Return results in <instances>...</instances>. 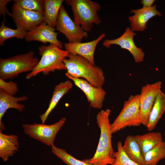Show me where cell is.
Instances as JSON below:
<instances>
[{
  "label": "cell",
  "instance_id": "ac0fdd59",
  "mask_svg": "<svg viewBox=\"0 0 165 165\" xmlns=\"http://www.w3.org/2000/svg\"><path fill=\"white\" fill-rule=\"evenodd\" d=\"M18 137L16 135H6L0 131V157L4 162L18 150Z\"/></svg>",
  "mask_w": 165,
  "mask_h": 165
},
{
  "label": "cell",
  "instance_id": "4316f807",
  "mask_svg": "<svg viewBox=\"0 0 165 165\" xmlns=\"http://www.w3.org/2000/svg\"><path fill=\"white\" fill-rule=\"evenodd\" d=\"M117 151L115 152L114 163L110 165H140L130 159L125 153L123 145L120 141L117 144Z\"/></svg>",
  "mask_w": 165,
  "mask_h": 165
},
{
  "label": "cell",
  "instance_id": "5b68a950",
  "mask_svg": "<svg viewBox=\"0 0 165 165\" xmlns=\"http://www.w3.org/2000/svg\"><path fill=\"white\" fill-rule=\"evenodd\" d=\"M39 60L35 57V53H27L5 59L0 58V79H13L21 73L33 71Z\"/></svg>",
  "mask_w": 165,
  "mask_h": 165
},
{
  "label": "cell",
  "instance_id": "e0dca14e",
  "mask_svg": "<svg viewBox=\"0 0 165 165\" xmlns=\"http://www.w3.org/2000/svg\"><path fill=\"white\" fill-rule=\"evenodd\" d=\"M72 82L69 80L61 82L55 86L48 108L44 113L39 116L42 123H45L50 114L61 99L72 88Z\"/></svg>",
  "mask_w": 165,
  "mask_h": 165
},
{
  "label": "cell",
  "instance_id": "30bf717a",
  "mask_svg": "<svg viewBox=\"0 0 165 165\" xmlns=\"http://www.w3.org/2000/svg\"><path fill=\"white\" fill-rule=\"evenodd\" d=\"M9 15L17 28L28 32L44 22L43 14L39 12L23 9L15 3Z\"/></svg>",
  "mask_w": 165,
  "mask_h": 165
},
{
  "label": "cell",
  "instance_id": "83f0119b",
  "mask_svg": "<svg viewBox=\"0 0 165 165\" xmlns=\"http://www.w3.org/2000/svg\"><path fill=\"white\" fill-rule=\"evenodd\" d=\"M0 89L13 96L19 91L18 85L16 83L11 80L6 82L5 80L1 79H0Z\"/></svg>",
  "mask_w": 165,
  "mask_h": 165
},
{
  "label": "cell",
  "instance_id": "7c38bea8",
  "mask_svg": "<svg viewBox=\"0 0 165 165\" xmlns=\"http://www.w3.org/2000/svg\"><path fill=\"white\" fill-rule=\"evenodd\" d=\"M67 77L83 92L90 107L97 109L102 108L106 95L102 87L94 86L83 79Z\"/></svg>",
  "mask_w": 165,
  "mask_h": 165
},
{
  "label": "cell",
  "instance_id": "7402d4cb",
  "mask_svg": "<svg viewBox=\"0 0 165 165\" xmlns=\"http://www.w3.org/2000/svg\"><path fill=\"white\" fill-rule=\"evenodd\" d=\"M63 0H44L43 18L44 21L55 28L57 16Z\"/></svg>",
  "mask_w": 165,
  "mask_h": 165
},
{
  "label": "cell",
  "instance_id": "4fadbf2b",
  "mask_svg": "<svg viewBox=\"0 0 165 165\" xmlns=\"http://www.w3.org/2000/svg\"><path fill=\"white\" fill-rule=\"evenodd\" d=\"M55 30L44 21L28 32L25 38V40L27 42L39 41L45 44L49 42L62 49L63 48L62 42L58 39V34L55 32Z\"/></svg>",
  "mask_w": 165,
  "mask_h": 165
},
{
  "label": "cell",
  "instance_id": "ba28073f",
  "mask_svg": "<svg viewBox=\"0 0 165 165\" xmlns=\"http://www.w3.org/2000/svg\"><path fill=\"white\" fill-rule=\"evenodd\" d=\"M56 30L64 34L69 42H81L88 36L83 30L71 19L62 4L60 8L55 24Z\"/></svg>",
  "mask_w": 165,
  "mask_h": 165
},
{
  "label": "cell",
  "instance_id": "d4e9b609",
  "mask_svg": "<svg viewBox=\"0 0 165 165\" xmlns=\"http://www.w3.org/2000/svg\"><path fill=\"white\" fill-rule=\"evenodd\" d=\"M28 32L16 28L13 29L6 26L4 20L2 22L0 27V46L4 45L5 42L8 39L16 37L22 39L25 37Z\"/></svg>",
  "mask_w": 165,
  "mask_h": 165
},
{
  "label": "cell",
  "instance_id": "f546056e",
  "mask_svg": "<svg viewBox=\"0 0 165 165\" xmlns=\"http://www.w3.org/2000/svg\"><path fill=\"white\" fill-rule=\"evenodd\" d=\"M155 0H142L141 4L143 5V7H149L152 6Z\"/></svg>",
  "mask_w": 165,
  "mask_h": 165
},
{
  "label": "cell",
  "instance_id": "f1b7e54d",
  "mask_svg": "<svg viewBox=\"0 0 165 165\" xmlns=\"http://www.w3.org/2000/svg\"><path fill=\"white\" fill-rule=\"evenodd\" d=\"M12 1L11 0H0V14L3 15L4 21H6L5 16L6 14L9 15L10 13L8 9L6 7L7 3Z\"/></svg>",
  "mask_w": 165,
  "mask_h": 165
},
{
  "label": "cell",
  "instance_id": "9a60e30c",
  "mask_svg": "<svg viewBox=\"0 0 165 165\" xmlns=\"http://www.w3.org/2000/svg\"><path fill=\"white\" fill-rule=\"evenodd\" d=\"M130 13L134 14L129 16L131 29L133 31H142L147 28V23L152 17L161 14L157 9L156 6L154 5L149 7H143L136 10H132Z\"/></svg>",
  "mask_w": 165,
  "mask_h": 165
},
{
  "label": "cell",
  "instance_id": "d6986e66",
  "mask_svg": "<svg viewBox=\"0 0 165 165\" xmlns=\"http://www.w3.org/2000/svg\"><path fill=\"white\" fill-rule=\"evenodd\" d=\"M144 157L149 151L155 148L163 141L162 134L159 132H149L143 134L134 136Z\"/></svg>",
  "mask_w": 165,
  "mask_h": 165
},
{
  "label": "cell",
  "instance_id": "603a6c76",
  "mask_svg": "<svg viewBox=\"0 0 165 165\" xmlns=\"http://www.w3.org/2000/svg\"><path fill=\"white\" fill-rule=\"evenodd\" d=\"M165 158V142L163 141L158 146L147 152L144 157V165H156Z\"/></svg>",
  "mask_w": 165,
  "mask_h": 165
},
{
  "label": "cell",
  "instance_id": "ffe728a7",
  "mask_svg": "<svg viewBox=\"0 0 165 165\" xmlns=\"http://www.w3.org/2000/svg\"><path fill=\"white\" fill-rule=\"evenodd\" d=\"M165 111V94L161 91L157 95L149 116L146 126L149 131L153 130Z\"/></svg>",
  "mask_w": 165,
  "mask_h": 165
},
{
  "label": "cell",
  "instance_id": "8992f818",
  "mask_svg": "<svg viewBox=\"0 0 165 165\" xmlns=\"http://www.w3.org/2000/svg\"><path fill=\"white\" fill-rule=\"evenodd\" d=\"M141 124L139 94L131 95L124 101L122 110L111 124L112 132L113 134L127 127H137Z\"/></svg>",
  "mask_w": 165,
  "mask_h": 165
},
{
  "label": "cell",
  "instance_id": "cb8c5ba5",
  "mask_svg": "<svg viewBox=\"0 0 165 165\" xmlns=\"http://www.w3.org/2000/svg\"><path fill=\"white\" fill-rule=\"evenodd\" d=\"M51 148L52 152L67 165H93L85 159L81 160L75 158L63 148L54 145L51 147Z\"/></svg>",
  "mask_w": 165,
  "mask_h": 165
},
{
  "label": "cell",
  "instance_id": "3957f363",
  "mask_svg": "<svg viewBox=\"0 0 165 165\" xmlns=\"http://www.w3.org/2000/svg\"><path fill=\"white\" fill-rule=\"evenodd\" d=\"M41 59L35 69L27 74L26 78L29 80L42 73L44 75L56 70H66V68L63 60L68 57L69 52L62 50L57 45L50 44L48 46L42 45L38 48Z\"/></svg>",
  "mask_w": 165,
  "mask_h": 165
},
{
  "label": "cell",
  "instance_id": "2e32d148",
  "mask_svg": "<svg viewBox=\"0 0 165 165\" xmlns=\"http://www.w3.org/2000/svg\"><path fill=\"white\" fill-rule=\"evenodd\" d=\"M28 99V97L26 96L15 97L0 89V131L2 132L5 129L2 120L6 111L9 109L13 108L19 112H22L25 109V106L18 102L24 101Z\"/></svg>",
  "mask_w": 165,
  "mask_h": 165
},
{
  "label": "cell",
  "instance_id": "9c48e42d",
  "mask_svg": "<svg viewBox=\"0 0 165 165\" xmlns=\"http://www.w3.org/2000/svg\"><path fill=\"white\" fill-rule=\"evenodd\" d=\"M161 86L162 82L158 81L146 84L141 88L139 94L140 119L141 124L146 127L156 98L161 91Z\"/></svg>",
  "mask_w": 165,
  "mask_h": 165
},
{
  "label": "cell",
  "instance_id": "7a4b0ae2",
  "mask_svg": "<svg viewBox=\"0 0 165 165\" xmlns=\"http://www.w3.org/2000/svg\"><path fill=\"white\" fill-rule=\"evenodd\" d=\"M67 72V77L83 78L97 87H102L105 83V77L102 69L94 66L86 59L69 52L68 57L63 60Z\"/></svg>",
  "mask_w": 165,
  "mask_h": 165
},
{
  "label": "cell",
  "instance_id": "6da1fadb",
  "mask_svg": "<svg viewBox=\"0 0 165 165\" xmlns=\"http://www.w3.org/2000/svg\"><path fill=\"white\" fill-rule=\"evenodd\" d=\"M110 109L101 110L97 115L96 122L100 129V135L96 152L91 158L85 160L93 165H110L115 160V152L112 142V135L109 116Z\"/></svg>",
  "mask_w": 165,
  "mask_h": 165
},
{
  "label": "cell",
  "instance_id": "8fae6325",
  "mask_svg": "<svg viewBox=\"0 0 165 165\" xmlns=\"http://www.w3.org/2000/svg\"><path fill=\"white\" fill-rule=\"evenodd\" d=\"M136 34L130 27H128L120 36L114 39H106L102 44L107 48H110L112 45H118L131 53L135 63L142 62L144 60L145 53L141 48L138 47L135 44L133 38Z\"/></svg>",
  "mask_w": 165,
  "mask_h": 165
},
{
  "label": "cell",
  "instance_id": "52a82bcc",
  "mask_svg": "<svg viewBox=\"0 0 165 165\" xmlns=\"http://www.w3.org/2000/svg\"><path fill=\"white\" fill-rule=\"evenodd\" d=\"M66 120V118L64 117L58 121L50 125L44 123L25 124L22 125V127L24 133L30 137L51 147L54 145L57 134Z\"/></svg>",
  "mask_w": 165,
  "mask_h": 165
},
{
  "label": "cell",
  "instance_id": "484cf974",
  "mask_svg": "<svg viewBox=\"0 0 165 165\" xmlns=\"http://www.w3.org/2000/svg\"><path fill=\"white\" fill-rule=\"evenodd\" d=\"M14 3L27 10L39 12L43 14L44 0H14Z\"/></svg>",
  "mask_w": 165,
  "mask_h": 165
},
{
  "label": "cell",
  "instance_id": "277c9868",
  "mask_svg": "<svg viewBox=\"0 0 165 165\" xmlns=\"http://www.w3.org/2000/svg\"><path fill=\"white\" fill-rule=\"evenodd\" d=\"M71 6L74 16V21L87 32L91 31L93 24L99 25L101 21L98 15L101 8L99 3L90 0H66Z\"/></svg>",
  "mask_w": 165,
  "mask_h": 165
},
{
  "label": "cell",
  "instance_id": "5bb4252c",
  "mask_svg": "<svg viewBox=\"0 0 165 165\" xmlns=\"http://www.w3.org/2000/svg\"><path fill=\"white\" fill-rule=\"evenodd\" d=\"M105 36V34L103 33L96 39L86 42H66L64 44V46L65 50L69 53L81 56L87 59L93 65L95 66L94 54L96 47Z\"/></svg>",
  "mask_w": 165,
  "mask_h": 165
},
{
  "label": "cell",
  "instance_id": "44dd1931",
  "mask_svg": "<svg viewBox=\"0 0 165 165\" xmlns=\"http://www.w3.org/2000/svg\"><path fill=\"white\" fill-rule=\"evenodd\" d=\"M123 148L125 153L130 159L140 165H144V157L134 136L128 135L126 137Z\"/></svg>",
  "mask_w": 165,
  "mask_h": 165
}]
</instances>
